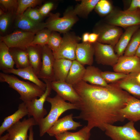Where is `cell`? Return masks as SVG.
I'll list each match as a JSON object with an SVG mask.
<instances>
[{"instance_id": "cell-34", "label": "cell", "mask_w": 140, "mask_h": 140, "mask_svg": "<svg viewBox=\"0 0 140 140\" xmlns=\"http://www.w3.org/2000/svg\"><path fill=\"white\" fill-rule=\"evenodd\" d=\"M94 9L97 13L101 16H107L113 10L111 3L107 0H99Z\"/></svg>"}, {"instance_id": "cell-40", "label": "cell", "mask_w": 140, "mask_h": 140, "mask_svg": "<svg viewBox=\"0 0 140 140\" xmlns=\"http://www.w3.org/2000/svg\"><path fill=\"white\" fill-rule=\"evenodd\" d=\"M54 4L52 2H48L44 4L38 10L43 16L48 14L53 7Z\"/></svg>"}, {"instance_id": "cell-29", "label": "cell", "mask_w": 140, "mask_h": 140, "mask_svg": "<svg viewBox=\"0 0 140 140\" xmlns=\"http://www.w3.org/2000/svg\"><path fill=\"white\" fill-rule=\"evenodd\" d=\"M9 50L17 69L24 68L30 66L26 50L12 48H9Z\"/></svg>"}, {"instance_id": "cell-49", "label": "cell", "mask_w": 140, "mask_h": 140, "mask_svg": "<svg viewBox=\"0 0 140 140\" xmlns=\"http://www.w3.org/2000/svg\"><path fill=\"white\" fill-rule=\"evenodd\" d=\"M4 13H5L3 11L1 10L0 9V16L2 15H3L4 14Z\"/></svg>"}, {"instance_id": "cell-43", "label": "cell", "mask_w": 140, "mask_h": 140, "mask_svg": "<svg viewBox=\"0 0 140 140\" xmlns=\"http://www.w3.org/2000/svg\"><path fill=\"white\" fill-rule=\"evenodd\" d=\"M99 35L95 32L89 34V37L88 42L94 44L97 41Z\"/></svg>"}, {"instance_id": "cell-3", "label": "cell", "mask_w": 140, "mask_h": 140, "mask_svg": "<svg viewBox=\"0 0 140 140\" xmlns=\"http://www.w3.org/2000/svg\"><path fill=\"white\" fill-rule=\"evenodd\" d=\"M0 81L7 83L16 91L20 95V99L25 103L40 97L45 92L33 83L21 80L13 75L3 72L0 73Z\"/></svg>"}, {"instance_id": "cell-8", "label": "cell", "mask_w": 140, "mask_h": 140, "mask_svg": "<svg viewBox=\"0 0 140 140\" xmlns=\"http://www.w3.org/2000/svg\"><path fill=\"white\" fill-rule=\"evenodd\" d=\"M65 34L59 48L53 54L55 59H65L73 61L76 60V47L81 38L73 34Z\"/></svg>"}, {"instance_id": "cell-11", "label": "cell", "mask_w": 140, "mask_h": 140, "mask_svg": "<svg viewBox=\"0 0 140 140\" xmlns=\"http://www.w3.org/2000/svg\"><path fill=\"white\" fill-rule=\"evenodd\" d=\"M36 125L38 124L33 117L19 121L7 130L8 137L6 140H29L28 130Z\"/></svg>"}, {"instance_id": "cell-35", "label": "cell", "mask_w": 140, "mask_h": 140, "mask_svg": "<svg viewBox=\"0 0 140 140\" xmlns=\"http://www.w3.org/2000/svg\"><path fill=\"white\" fill-rule=\"evenodd\" d=\"M40 0H18L16 11L17 15H23L29 8L33 7L40 4Z\"/></svg>"}, {"instance_id": "cell-16", "label": "cell", "mask_w": 140, "mask_h": 140, "mask_svg": "<svg viewBox=\"0 0 140 140\" xmlns=\"http://www.w3.org/2000/svg\"><path fill=\"white\" fill-rule=\"evenodd\" d=\"M52 89L57 94L65 101L76 104L79 100V97L73 86L65 81H54L51 82Z\"/></svg>"}, {"instance_id": "cell-28", "label": "cell", "mask_w": 140, "mask_h": 140, "mask_svg": "<svg viewBox=\"0 0 140 140\" xmlns=\"http://www.w3.org/2000/svg\"><path fill=\"white\" fill-rule=\"evenodd\" d=\"M91 130L87 125L75 132L66 131L55 135L57 140H89Z\"/></svg>"}, {"instance_id": "cell-10", "label": "cell", "mask_w": 140, "mask_h": 140, "mask_svg": "<svg viewBox=\"0 0 140 140\" xmlns=\"http://www.w3.org/2000/svg\"><path fill=\"white\" fill-rule=\"evenodd\" d=\"M35 33L24 31H17L2 37V41L9 48H18L26 50L30 46Z\"/></svg>"}, {"instance_id": "cell-23", "label": "cell", "mask_w": 140, "mask_h": 140, "mask_svg": "<svg viewBox=\"0 0 140 140\" xmlns=\"http://www.w3.org/2000/svg\"><path fill=\"white\" fill-rule=\"evenodd\" d=\"M102 72L98 67L92 65L89 66L86 68L82 80L93 85L108 87L110 85L107 83L102 77Z\"/></svg>"}, {"instance_id": "cell-45", "label": "cell", "mask_w": 140, "mask_h": 140, "mask_svg": "<svg viewBox=\"0 0 140 140\" xmlns=\"http://www.w3.org/2000/svg\"><path fill=\"white\" fill-rule=\"evenodd\" d=\"M33 127H31L29 130V140H34V132Z\"/></svg>"}, {"instance_id": "cell-6", "label": "cell", "mask_w": 140, "mask_h": 140, "mask_svg": "<svg viewBox=\"0 0 140 140\" xmlns=\"http://www.w3.org/2000/svg\"><path fill=\"white\" fill-rule=\"evenodd\" d=\"M60 14L51 13L46 23V27L52 31H58L61 33H67L78 20L73 10L67 11L62 17Z\"/></svg>"}, {"instance_id": "cell-32", "label": "cell", "mask_w": 140, "mask_h": 140, "mask_svg": "<svg viewBox=\"0 0 140 140\" xmlns=\"http://www.w3.org/2000/svg\"><path fill=\"white\" fill-rule=\"evenodd\" d=\"M140 44V27L133 34L124 53L125 56L135 55Z\"/></svg>"}, {"instance_id": "cell-2", "label": "cell", "mask_w": 140, "mask_h": 140, "mask_svg": "<svg viewBox=\"0 0 140 140\" xmlns=\"http://www.w3.org/2000/svg\"><path fill=\"white\" fill-rule=\"evenodd\" d=\"M46 101L51 104V108L48 114L38 124L41 137L47 132L64 113L71 109H78L76 104L66 102L57 94L53 97H48Z\"/></svg>"}, {"instance_id": "cell-7", "label": "cell", "mask_w": 140, "mask_h": 140, "mask_svg": "<svg viewBox=\"0 0 140 140\" xmlns=\"http://www.w3.org/2000/svg\"><path fill=\"white\" fill-rule=\"evenodd\" d=\"M43 80L46 85L44 93L38 99L36 98L25 103L28 111V116L29 117L32 116L38 125L47 114V110L44 107V104L52 89L51 81L45 79Z\"/></svg>"}, {"instance_id": "cell-5", "label": "cell", "mask_w": 140, "mask_h": 140, "mask_svg": "<svg viewBox=\"0 0 140 140\" xmlns=\"http://www.w3.org/2000/svg\"><path fill=\"white\" fill-rule=\"evenodd\" d=\"M134 123L129 121L122 126L106 124L104 131L112 140H140V132L135 129Z\"/></svg>"}, {"instance_id": "cell-39", "label": "cell", "mask_w": 140, "mask_h": 140, "mask_svg": "<svg viewBox=\"0 0 140 140\" xmlns=\"http://www.w3.org/2000/svg\"><path fill=\"white\" fill-rule=\"evenodd\" d=\"M11 12L5 13L0 17V30L2 33L6 30L10 22L12 17Z\"/></svg>"}, {"instance_id": "cell-9", "label": "cell", "mask_w": 140, "mask_h": 140, "mask_svg": "<svg viewBox=\"0 0 140 140\" xmlns=\"http://www.w3.org/2000/svg\"><path fill=\"white\" fill-rule=\"evenodd\" d=\"M93 45L94 55L97 63L113 67L117 63L119 57L115 52L114 47L97 41Z\"/></svg>"}, {"instance_id": "cell-17", "label": "cell", "mask_w": 140, "mask_h": 140, "mask_svg": "<svg viewBox=\"0 0 140 140\" xmlns=\"http://www.w3.org/2000/svg\"><path fill=\"white\" fill-rule=\"evenodd\" d=\"M94 54L93 44L88 42L78 44L76 50V60L83 66L92 65Z\"/></svg>"}, {"instance_id": "cell-47", "label": "cell", "mask_w": 140, "mask_h": 140, "mask_svg": "<svg viewBox=\"0 0 140 140\" xmlns=\"http://www.w3.org/2000/svg\"><path fill=\"white\" fill-rule=\"evenodd\" d=\"M135 55L140 58V44L137 50Z\"/></svg>"}, {"instance_id": "cell-48", "label": "cell", "mask_w": 140, "mask_h": 140, "mask_svg": "<svg viewBox=\"0 0 140 140\" xmlns=\"http://www.w3.org/2000/svg\"><path fill=\"white\" fill-rule=\"evenodd\" d=\"M8 133L3 136H0V140H6L8 138Z\"/></svg>"}, {"instance_id": "cell-26", "label": "cell", "mask_w": 140, "mask_h": 140, "mask_svg": "<svg viewBox=\"0 0 140 140\" xmlns=\"http://www.w3.org/2000/svg\"><path fill=\"white\" fill-rule=\"evenodd\" d=\"M72 62V61L66 59L55 60L53 67L55 81H65Z\"/></svg>"}, {"instance_id": "cell-42", "label": "cell", "mask_w": 140, "mask_h": 140, "mask_svg": "<svg viewBox=\"0 0 140 140\" xmlns=\"http://www.w3.org/2000/svg\"><path fill=\"white\" fill-rule=\"evenodd\" d=\"M137 9H140V0H132L129 7L126 10L134 11Z\"/></svg>"}, {"instance_id": "cell-14", "label": "cell", "mask_w": 140, "mask_h": 140, "mask_svg": "<svg viewBox=\"0 0 140 140\" xmlns=\"http://www.w3.org/2000/svg\"><path fill=\"white\" fill-rule=\"evenodd\" d=\"M114 72L127 74L140 72V58L135 55L122 56L113 67Z\"/></svg>"}, {"instance_id": "cell-25", "label": "cell", "mask_w": 140, "mask_h": 140, "mask_svg": "<svg viewBox=\"0 0 140 140\" xmlns=\"http://www.w3.org/2000/svg\"><path fill=\"white\" fill-rule=\"evenodd\" d=\"M42 47L38 45H30L26 49L30 66L37 75L40 70L41 66Z\"/></svg>"}, {"instance_id": "cell-1", "label": "cell", "mask_w": 140, "mask_h": 140, "mask_svg": "<svg viewBox=\"0 0 140 140\" xmlns=\"http://www.w3.org/2000/svg\"><path fill=\"white\" fill-rule=\"evenodd\" d=\"M107 87L89 84L82 80L73 85L79 97L76 104L80 113L74 117L87 122L91 130L97 128L104 131V126L123 122L121 110L130 94L114 84Z\"/></svg>"}, {"instance_id": "cell-27", "label": "cell", "mask_w": 140, "mask_h": 140, "mask_svg": "<svg viewBox=\"0 0 140 140\" xmlns=\"http://www.w3.org/2000/svg\"><path fill=\"white\" fill-rule=\"evenodd\" d=\"M86 68L76 60L72 64L65 81L73 85L82 80Z\"/></svg>"}, {"instance_id": "cell-24", "label": "cell", "mask_w": 140, "mask_h": 140, "mask_svg": "<svg viewBox=\"0 0 140 140\" xmlns=\"http://www.w3.org/2000/svg\"><path fill=\"white\" fill-rule=\"evenodd\" d=\"M140 27V25L129 27L126 28L114 47L116 54L119 57L123 55L134 33Z\"/></svg>"}, {"instance_id": "cell-36", "label": "cell", "mask_w": 140, "mask_h": 140, "mask_svg": "<svg viewBox=\"0 0 140 140\" xmlns=\"http://www.w3.org/2000/svg\"><path fill=\"white\" fill-rule=\"evenodd\" d=\"M102 76L107 83H113L124 79L128 75L121 73L109 71L102 72Z\"/></svg>"}, {"instance_id": "cell-4", "label": "cell", "mask_w": 140, "mask_h": 140, "mask_svg": "<svg viewBox=\"0 0 140 140\" xmlns=\"http://www.w3.org/2000/svg\"><path fill=\"white\" fill-rule=\"evenodd\" d=\"M108 24L126 29L140 25V9L134 11L114 10L106 18Z\"/></svg>"}, {"instance_id": "cell-15", "label": "cell", "mask_w": 140, "mask_h": 140, "mask_svg": "<svg viewBox=\"0 0 140 140\" xmlns=\"http://www.w3.org/2000/svg\"><path fill=\"white\" fill-rule=\"evenodd\" d=\"M73 114H71L58 119L47 132L51 136L69 130H75L82 126L80 122L74 121Z\"/></svg>"}, {"instance_id": "cell-37", "label": "cell", "mask_w": 140, "mask_h": 140, "mask_svg": "<svg viewBox=\"0 0 140 140\" xmlns=\"http://www.w3.org/2000/svg\"><path fill=\"white\" fill-rule=\"evenodd\" d=\"M62 40V38L59 34L52 32L47 45L52 50L53 54L55 53L58 50Z\"/></svg>"}, {"instance_id": "cell-12", "label": "cell", "mask_w": 140, "mask_h": 140, "mask_svg": "<svg viewBox=\"0 0 140 140\" xmlns=\"http://www.w3.org/2000/svg\"><path fill=\"white\" fill-rule=\"evenodd\" d=\"M55 60L53 52L48 45L43 46L41 66L37 75L39 79L51 82L55 81L53 68Z\"/></svg>"}, {"instance_id": "cell-46", "label": "cell", "mask_w": 140, "mask_h": 140, "mask_svg": "<svg viewBox=\"0 0 140 140\" xmlns=\"http://www.w3.org/2000/svg\"><path fill=\"white\" fill-rule=\"evenodd\" d=\"M134 75L136 81L140 85V72L134 73Z\"/></svg>"}, {"instance_id": "cell-22", "label": "cell", "mask_w": 140, "mask_h": 140, "mask_svg": "<svg viewBox=\"0 0 140 140\" xmlns=\"http://www.w3.org/2000/svg\"><path fill=\"white\" fill-rule=\"evenodd\" d=\"M16 25L17 27L24 31L35 34L46 27V23L34 21L23 15H17Z\"/></svg>"}, {"instance_id": "cell-19", "label": "cell", "mask_w": 140, "mask_h": 140, "mask_svg": "<svg viewBox=\"0 0 140 140\" xmlns=\"http://www.w3.org/2000/svg\"><path fill=\"white\" fill-rule=\"evenodd\" d=\"M121 112L123 117L134 122L140 121V99L130 95Z\"/></svg>"}, {"instance_id": "cell-30", "label": "cell", "mask_w": 140, "mask_h": 140, "mask_svg": "<svg viewBox=\"0 0 140 140\" xmlns=\"http://www.w3.org/2000/svg\"><path fill=\"white\" fill-rule=\"evenodd\" d=\"M15 63L9 48L3 42L0 43V69L2 71L14 68Z\"/></svg>"}, {"instance_id": "cell-21", "label": "cell", "mask_w": 140, "mask_h": 140, "mask_svg": "<svg viewBox=\"0 0 140 140\" xmlns=\"http://www.w3.org/2000/svg\"><path fill=\"white\" fill-rule=\"evenodd\" d=\"M28 109L25 103L19 104L18 110L12 115L5 117L0 127V136L12 125L20 121L25 116L28 115Z\"/></svg>"}, {"instance_id": "cell-33", "label": "cell", "mask_w": 140, "mask_h": 140, "mask_svg": "<svg viewBox=\"0 0 140 140\" xmlns=\"http://www.w3.org/2000/svg\"><path fill=\"white\" fill-rule=\"evenodd\" d=\"M52 32L47 29L39 31L35 34L30 46L38 45L43 47L47 45Z\"/></svg>"}, {"instance_id": "cell-18", "label": "cell", "mask_w": 140, "mask_h": 140, "mask_svg": "<svg viewBox=\"0 0 140 140\" xmlns=\"http://www.w3.org/2000/svg\"><path fill=\"white\" fill-rule=\"evenodd\" d=\"M2 71L5 74L11 73L16 75L36 84L44 91L46 90V83L39 79L31 66L22 69H15L13 68L8 69Z\"/></svg>"}, {"instance_id": "cell-44", "label": "cell", "mask_w": 140, "mask_h": 140, "mask_svg": "<svg viewBox=\"0 0 140 140\" xmlns=\"http://www.w3.org/2000/svg\"><path fill=\"white\" fill-rule=\"evenodd\" d=\"M89 33L88 32L85 33L82 35V42L87 43L88 42Z\"/></svg>"}, {"instance_id": "cell-20", "label": "cell", "mask_w": 140, "mask_h": 140, "mask_svg": "<svg viewBox=\"0 0 140 140\" xmlns=\"http://www.w3.org/2000/svg\"><path fill=\"white\" fill-rule=\"evenodd\" d=\"M113 83L140 99V85L135 80L134 73H130L124 79Z\"/></svg>"}, {"instance_id": "cell-31", "label": "cell", "mask_w": 140, "mask_h": 140, "mask_svg": "<svg viewBox=\"0 0 140 140\" xmlns=\"http://www.w3.org/2000/svg\"><path fill=\"white\" fill-rule=\"evenodd\" d=\"M99 0H82L73 10L74 13L83 17H86L94 9Z\"/></svg>"}, {"instance_id": "cell-38", "label": "cell", "mask_w": 140, "mask_h": 140, "mask_svg": "<svg viewBox=\"0 0 140 140\" xmlns=\"http://www.w3.org/2000/svg\"><path fill=\"white\" fill-rule=\"evenodd\" d=\"M25 16L37 22H40L44 17L40 14L38 9L31 8L28 9L23 13Z\"/></svg>"}, {"instance_id": "cell-41", "label": "cell", "mask_w": 140, "mask_h": 140, "mask_svg": "<svg viewBox=\"0 0 140 140\" xmlns=\"http://www.w3.org/2000/svg\"><path fill=\"white\" fill-rule=\"evenodd\" d=\"M0 4L6 10L18 7V0H0Z\"/></svg>"}, {"instance_id": "cell-13", "label": "cell", "mask_w": 140, "mask_h": 140, "mask_svg": "<svg viewBox=\"0 0 140 140\" xmlns=\"http://www.w3.org/2000/svg\"><path fill=\"white\" fill-rule=\"evenodd\" d=\"M95 32L99 35L97 41L114 47L123 33L120 27L108 24L100 27Z\"/></svg>"}]
</instances>
